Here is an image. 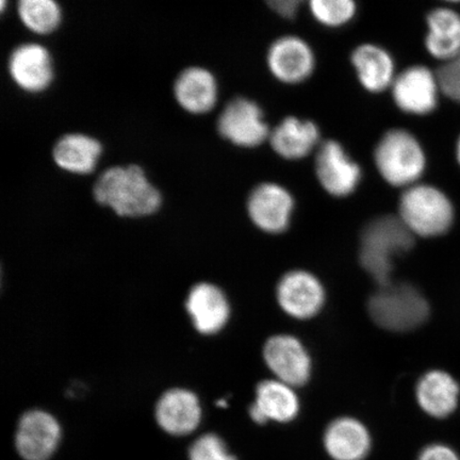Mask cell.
<instances>
[{
  "label": "cell",
  "mask_w": 460,
  "mask_h": 460,
  "mask_svg": "<svg viewBox=\"0 0 460 460\" xmlns=\"http://www.w3.org/2000/svg\"><path fill=\"white\" fill-rule=\"evenodd\" d=\"M97 203L119 217H139L155 214L161 206V194L139 165L114 166L102 172L94 185Z\"/></svg>",
  "instance_id": "1"
},
{
  "label": "cell",
  "mask_w": 460,
  "mask_h": 460,
  "mask_svg": "<svg viewBox=\"0 0 460 460\" xmlns=\"http://www.w3.org/2000/svg\"><path fill=\"white\" fill-rule=\"evenodd\" d=\"M415 234L399 217L385 216L367 224L360 237L362 268L379 287L391 283L394 258L410 251Z\"/></svg>",
  "instance_id": "2"
},
{
  "label": "cell",
  "mask_w": 460,
  "mask_h": 460,
  "mask_svg": "<svg viewBox=\"0 0 460 460\" xmlns=\"http://www.w3.org/2000/svg\"><path fill=\"white\" fill-rule=\"evenodd\" d=\"M367 310L374 322L391 332L416 330L428 320L429 306L421 292L408 284L379 287L367 303Z\"/></svg>",
  "instance_id": "3"
},
{
  "label": "cell",
  "mask_w": 460,
  "mask_h": 460,
  "mask_svg": "<svg viewBox=\"0 0 460 460\" xmlns=\"http://www.w3.org/2000/svg\"><path fill=\"white\" fill-rule=\"evenodd\" d=\"M374 159L384 180L394 187L416 185L427 166L421 144L405 129L387 131L377 143Z\"/></svg>",
  "instance_id": "4"
},
{
  "label": "cell",
  "mask_w": 460,
  "mask_h": 460,
  "mask_svg": "<svg viewBox=\"0 0 460 460\" xmlns=\"http://www.w3.org/2000/svg\"><path fill=\"white\" fill-rule=\"evenodd\" d=\"M399 217L420 237H438L451 228L454 208L447 195L433 186L413 185L402 193Z\"/></svg>",
  "instance_id": "5"
},
{
  "label": "cell",
  "mask_w": 460,
  "mask_h": 460,
  "mask_svg": "<svg viewBox=\"0 0 460 460\" xmlns=\"http://www.w3.org/2000/svg\"><path fill=\"white\" fill-rule=\"evenodd\" d=\"M62 427L53 413L28 411L22 415L14 435V446L22 460H50L62 441Z\"/></svg>",
  "instance_id": "6"
},
{
  "label": "cell",
  "mask_w": 460,
  "mask_h": 460,
  "mask_svg": "<svg viewBox=\"0 0 460 460\" xmlns=\"http://www.w3.org/2000/svg\"><path fill=\"white\" fill-rule=\"evenodd\" d=\"M217 130L224 139L246 148L261 146L271 135L261 108L245 97L227 103L218 117Z\"/></svg>",
  "instance_id": "7"
},
{
  "label": "cell",
  "mask_w": 460,
  "mask_h": 460,
  "mask_svg": "<svg viewBox=\"0 0 460 460\" xmlns=\"http://www.w3.org/2000/svg\"><path fill=\"white\" fill-rule=\"evenodd\" d=\"M391 90L395 105L402 111L413 115L433 112L441 93L437 73L423 66L407 67L396 75Z\"/></svg>",
  "instance_id": "8"
},
{
  "label": "cell",
  "mask_w": 460,
  "mask_h": 460,
  "mask_svg": "<svg viewBox=\"0 0 460 460\" xmlns=\"http://www.w3.org/2000/svg\"><path fill=\"white\" fill-rule=\"evenodd\" d=\"M315 172L322 187L337 198L353 193L361 180L359 165L335 140L320 144L316 152Z\"/></svg>",
  "instance_id": "9"
},
{
  "label": "cell",
  "mask_w": 460,
  "mask_h": 460,
  "mask_svg": "<svg viewBox=\"0 0 460 460\" xmlns=\"http://www.w3.org/2000/svg\"><path fill=\"white\" fill-rule=\"evenodd\" d=\"M155 420L165 434L185 437L194 433L203 420L199 396L188 389L165 391L155 407Z\"/></svg>",
  "instance_id": "10"
},
{
  "label": "cell",
  "mask_w": 460,
  "mask_h": 460,
  "mask_svg": "<svg viewBox=\"0 0 460 460\" xmlns=\"http://www.w3.org/2000/svg\"><path fill=\"white\" fill-rule=\"evenodd\" d=\"M264 361L276 379L292 387H301L309 381L312 361L296 338L278 335L270 338L263 349Z\"/></svg>",
  "instance_id": "11"
},
{
  "label": "cell",
  "mask_w": 460,
  "mask_h": 460,
  "mask_svg": "<svg viewBox=\"0 0 460 460\" xmlns=\"http://www.w3.org/2000/svg\"><path fill=\"white\" fill-rule=\"evenodd\" d=\"M267 62L270 72L280 83L296 84L312 76L315 58L310 46L296 36L281 37L270 46Z\"/></svg>",
  "instance_id": "12"
},
{
  "label": "cell",
  "mask_w": 460,
  "mask_h": 460,
  "mask_svg": "<svg viewBox=\"0 0 460 460\" xmlns=\"http://www.w3.org/2000/svg\"><path fill=\"white\" fill-rule=\"evenodd\" d=\"M295 200L284 187L273 182L261 183L250 195L247 209L252 221L270 234L285 232L289 226Z\"/></svg>",
  "instance_id": "13"
},
{
  "label": "cell",
  "mask_w": 460,
  "mask_h": 460,
  "mask_svg": "<svg viewBox=\"0 0 460 460\" xmlns=\"http://www.w3.org/2000/svg\"><path fill=\"white\" fill-rule=\"evenodd\" d=\"M9 73L22 91L41 93L53 82V59L42 45L22 44L17 46L9 58Z\"/></svg>",
  "instance_id": "14"
},
{
  "label": "cell",
  "mask_w": 460,
  "mask_h": 460,
  "mask_svg": "<svg viewBox=\"0 0 460 460\" xmlns=\"http://www.w3.org/2000/svg\"><path fill=\"white\" fill-rule=\"evenodd\" d=\"M278 301L288 314L305 320L320 312L325 301V292L313 274L292 271L279 281Z\"/></svg>",
  "instance_id": "15"
},
{
  "label": "cell",
  "mask_w": 460,
  "mask_h": 460,
  "mask_svg": "<svg viewBox=\"0 0 460 460\" xmlns=\"http://www.w3.org/2000/svg\"><path fill=\"white\" fill-rule=\"evenodd\" d=\"M300 408L295 387L279 379H268L258 385L256 399L249 412L252 421L257 424L269 421L288 423L297 417Z\"/></svg>",
  "instance_id": "16"
},
{
  "label": "cell",
  "mask_w": 460,
  "mask_h": 460,
  "mask_svg": "<svg viewBox=\"0 0 460 460\" xmlns=\"http://www.w3.org/2000/svg\"><path fill=\"white\" fill-rule=\"evenodd\" d=\"M325 451L332 460H365L371 451L369 429L359 420L341 417L326 428Z\"/></svg>",
  "instance_id": "17"
},
{
  "label": "cell",
  "mask_w": 460,
  "mask_h": 460,
  "mask_svg": "<svg viewBox=\"0 0 460 460\" xmlns=\"http://www.w3.org/2000/svg\"><path fill=\"white\" fill-rule=\"evenodd\" d=\"M187 310L195 329L205 335L220 332L229 319V304L224 293L211 284H199L189 293Z\"/></svg>",
  "instance_id": "18"
},
{
  "label": "cell",
  "mask_w": 460,
  "mask_h": 460,
  "mask_svg": "<svg viewBox=\"0 0 460 460\" xmlns=\"http://www.w3.org/2000/svg\"><path fill=\"white\" fill-rule=\"evenodd\" d=\"M269 140L280 157L297 160L307 157L319 148L320 130L310 120L289 117L276 126Z\"/></svg>",
  "instance_id": "19"
},
{
  "label": "cell",
  "mask_w": 460,
  "mask_h": 460,
  "mask_svg": "<svg viewBox=\"0 0 460 460\" xmlns=\"http://www.w3.org/2000/svg\"><path fill=\"white\" fill-rule=\"evenodd\" d=\"M175 99L183 111L192 114L209 112L217 105L216 77L203 67H189L174 84Z\"/></svg>",
  "instance_id": "20"
},
{
  "label": "cell",
  "mask_w": 460,
  "mask_h": 460,
  "mask_svg": "<svg viewBox=\"0 0 460 460\" xmlns=\"http://www.w3.org/2000/svg\"><path fill=\"white\" fill-rule=\"evenodd\" d=\"M459 385L450 374L433 370L425 373L417 385V401L429 416L444 419L456 411L459 400Z\"/></svg>",
  "instance_id": "21"
},
{
  "label": "cell",
  "mask_w": 460,
  "mask_h": 460,
  "mask_svg": "<svg viewBox=\"0 0 460 460\" xmlns=\"http://www.w3.org/2000/svg\"><path fill=\"white\" fill-rule=\"evenodd\" d=\"M350 61L359 83L372 93H381L393 86L395 66L386 49L376 44H362L355 49Z\"/></svg>",
  "instance_id": "22"
},
{
  "label": "cell",
  "mask_w": 460,
  "mask_h": 460,
  "mask_svg": "<svg viewBox=\"0 0 460 460\" xmlns=\"http://www.w3.org/2000/svg\"><path fill=\"white\" fill-rule=\"evenodd\" d=\"M425 48L436 59L447 62L460 54V14L452 9L437 8L428 15Z\"/></svg>",
  "instance_id": "23"
},
{
  "label": "cell",
  "mask_w": 460,
  "mask_h": 460,
  "mask_svg": "<svg viewBox=\"0 0 460 460\" xmlns=\"http://www.w3.org/2000/svg\"><path fill=\"white\" fill-rule=\"evenodd\" d=\"M102 152V144L94 137L70 134L56 143L53 157L60 169L84 175L95 169Z\"/></svg>",
  "instance_id": "24"
},
{
  "label": "cell",
  "mask_w": 460,
  "mask_h": 460,
  "mask_svg": "<svg viewBox=\"0 0 460 460\" xmlns=\"http://www.w3.org/2000/svg\"><path fill=\"white\" fill-rule=\"evenodd\" d=\"M17 13L29 31L43 36L61 24V8L56 0H19Z\"/></svg>",
  "instance_id": "25"
},
{
  "label": "cell",
  "mask_w": 460,
  "mask_h": 460,
  "mask_svg": "<svg viewBox=\"0 0 460 460\" xmlns=\"http://www.w3.org/2000/svg\"><path fill=\"white\" fill-rule=\"evenodd\" d=\"M310 11L322 25L336 28L347 25L356 14L355 0H307Z\"/></svg>",
  "instance_id": "26"
},
{
  "label": "cell",
  "mask_w": 460,
  "mask_h": 460,
  "mask_svg": "<svg viewBox=\"0 0 460 460\" xmlns=\"http://www.w3.org/2000/svg\"><path fill=\"white\" fill-rule=\"evenodd\" d=\"M189 460H238L220 436L207 433L198 437L190 446Z\"/></svg>",
  "instance_id": "27"
},
{
  "label": "cell",
  "mask_w": 460,
  "mask_h": 460,
  "mask_svg": "<svg viewBox=\"0 0 460 460\" xmlns=\"http://www.w3.org/2000/svg\"><path fill=\"white\" fill-rule=\"evenodd\" d=\"M441 93L460 103V54L444 62L437 71Z\"/></svg>",
  "instance_id": "28"
},
{
  "label": "cell",
  "mask_w": 460,
  "mask_h": 460,
  "mask_svg": "<svg viewBox=\"0 0 460 460\" xmlns=\"http://www.w3.org/2000/svg\"><path fill=\"white\" fill-rule=\"evenodd\" d=\"M418 460H460L456 452L445 445H430L420 453Z\"/></svg>",
  "instance_id": "29"
},
{
  "label": "cell",
  "mask_w": 460,
  "mask_h": 460,
  "mask_svg": "<svg viewBox=\"0 0 460 460\" xmlns=\"http://www.w3.org/2000/svg\"><path fill=\"white\" fill-rule=\"evenodd\" d=\"M304 2L307 0H267L269 8L286 19L295 17Z\"/></svg>",
  "instance_id": "30"
},
{
  "label": "cell",
  "mask_w": 460,
  "mask_h": 460,
  "mask_svg": "<svg viewBox=\"0 0 460 460\" xmlns=\"http://www.w3.org/2000/svg\"><path fill=\"white\" fill-rule=\"evenodd\" d=\"M456 157H457L458 164H460V137H459V139L457 142V146H456Z\"/></svg>",
  "instance_id": "31"
},
{
  "label": "cell",
  "mask_w": 460,
  "mask_h": 460,
  "mask_svg": "<svg viewBox=\"0 0 460 460\" xmlns=\"http://www.w3.org/2000/svg\"><path fill=\"white\" fill-rule=\"evenodd\" d=\"M5 4H7V0H2V2H0V7H2V11H4Z\"/></svg>",
  "instance_id": "32"
},
{
  "label": "cell",
  "mask_w": 460,
  "mask_h": 460,
  "mask_svg": "<svg viewBox=\"0 0 460 460\" xmlns=\"http://www.w3.org/2000/svg\"><path fill=\"white\" fill-rule=\"evenodd\" d=\"M445 2H447V3H460V0H445Z\"/></svg>",
  "instance_id": "33"
}]
</instances>
